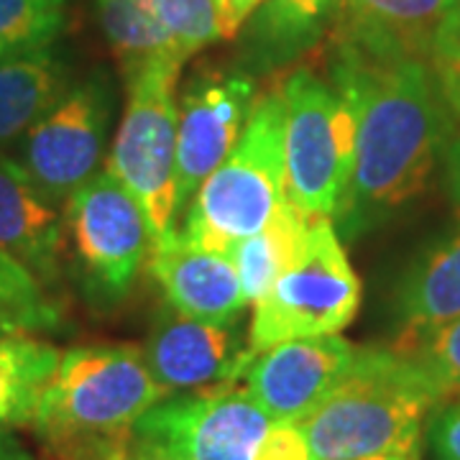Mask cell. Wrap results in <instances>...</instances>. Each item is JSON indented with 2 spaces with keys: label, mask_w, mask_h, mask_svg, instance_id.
<instances>
[{
  "label": "cell",
  "mask_w": 460,
  "mask_h": 460,
  "mask_svg": "<svg viewBox=\"0 0 460 460\" xmlns=\"http://www.w3.org/2000/svg\"><path fill=\"white\" fill-rule=\"evenodd\" d=\"M330 77L358 120L353 180L335 217L361 230L425 190L447 148L450 108L420 57H376L338 41Z\"/></svg>",
  "instance_id": "obj_1"
},
{
  "label": "cell",
  "mask_w": 460,
  "mask_h": 460,
  "mask_svg": "<svg viewBox=\"0 0 460 460\" xmlns=\"http://www.w3.org/2000/svg\"><path fill=\"white\" fill-rule=\"evenodd\" d=\"M443 399L399 348H363L345 376L299 425L313 460L404 456L420 460L422 425Z\"/></svg>",
  "instance_id": "obj_2"
},
{
  "label": "cell",
  "mask_w": 460,
  "mask_h": 460,
  "mask_svg": "<svg viewBox=\"0 0 460 460\" xmlns=\"http://www.w3.org/2000/svg\"><path fill=\"white\" fill-rule=\"evenodd\" d=\"M166 396L141 348L83 345L62 353L31 425L57 460H100Z\"/></svg>",
  "instance_id": "obj_3"
},
{
  "label": "cell",
  "mask_w": 460,
  "mask_h": 460,
  "mask_svg": "<svg viewBox=\"0 0 460 460\" xmlns=\"http://www.w3.org/2000/svg\"><path fill=\"white\" fill-rule=\"evenodd\" d=\"M284 199V102L277 90L253 100L238 144L199 184L180 233L192 246L228 256L271 220Z\"/></svg>",
  "instance_id": "obj_4"
},
{
  "label": "cell",
  "mask_w": 460,
  "mask_h": 460,
  "mask_svg": "<svg viewBox=\"0 0 460 460\" xmlns=\"http://www.w3.org/2000/svg\"><path fill=\"white\" fill-rule=\"evenodd\" d=\"M284 102V187L310 217L341 210L356 166V108L317 72L295 69L279 87Z\"/></svg>",
  "instance_id": "obj_5"
},
{
  "label": "cell",
  "mask_w": 460,
  "mask_h": 460,
  "mask_svg": "<svg viewBox=\"0 0 460 460\" xmlns=\"http://www.w3.org/2000/svg\"><path fill=\"white\" fill-rule=\"evenodd\" d=\"M180 72L181 62H154L126 75L128 102L108 159V172L144 208L154 243L177 233Z\"/></svg>",
  "instance_id": "obj_6"
},
{
  "label": "cell",
  "mask_w": 460,
  "mask_h": 460,
  "mask_svg": "<svg viewBox=\"0 0 460 460\" xmlns=\"http://www.w3.org/2000/svg\"><path fill=\"white\" fill-rule=\"evenodd\" d=\"M361 305V281L330 217H314L299 261L253 305L248 348L253 356L296 338L338 335Z\"/></svg>",
  "instance_id": "obj_7"
},
{
  "label": "cell",
  "mask_w": 460,
  "mask_h": 460,
  "mask_svg": "<svg viewBox=\"0 0 460 460\" xmlns=\"http://www.w3.org/2000/svg\"><path fill=\"white\" fill-rule=\"evenodd\" d=\"M65 226L90 289L105 299H120L154 243L138 199L105 169L69 195Z\"/></svg>",
  "instance_id": "obj_8"
},
{
  "label": "cell",
  "mask_w": 460,
  "mask_h": 460,
  "mask_svg": "<svg viewBox=\"0 0 460 460\" xmlns=\"http://www.w3.org/2000/svg\"><path fill=\"white\" fill-rule=\"evenodd\" d=\"M233 384L169 394L136 422L133 435L181 460H253L274 420Z\"/></svg>",
  "instance_id": "obj_9"
},
{
  "label": "cell",
  "mask_w": 460,
  "mask_h": 460,
  "mask_svg": "<svg viewBox=\"0 0 460 460\" xmlns=\"http://www.w3.org/2000/svg\"><path fill=\"white\" fill-rule=\"evenodd\" d=\"M108 120V87L90 80L66 90L26 131L21 166L54 205L98 174Z\"/></svg>",
  "instance_id": "obj_10"
},
{
  "label": "cell",
  "mask_w": 460,
  "mask_h": 460,
  "mask_svg": "<svg viewBox=\"0 0 460 460\" xmlns=\"http://www.w3.org/2000/svg\"><path fill=\"white\" fill-rule=\"evenodd\" d=\"M141 350L148 371L169 394L235 381L256 358L238 320L208 323L172 305L156 313Z\"/></svg>",
  "instance_id": "obj_11"
},
{
  "label": "cell",
  "mask_w": 460,
  "mask_h": 460,
  "mask_svg": "<svg viewBox=\"0 0 460 460\" xmlns=\"http://www.w3.org/2000/svg\"><path fill=\"white\" fill-rule=\"evenodd\" d=\"M253 100V84L243 75H199L187 87L177 123L180 210L238 144Z\"/></svg>",
  "instance_id": "obj_12"
},
{
  "label": "cell",
  "mask_w": 460,
  "mask_h": 460,
  "mask_svg": "<svg viewBox=\"0 0 460 460\" xmlns=\"http://www.w3.org/2000/svg\"><path fill=\"white\" fill-rule=\"evenodd\" d=\"M358 348L341 335L296 338L266 348L246 368V389L274 422H299L330 394Z\"/></svg>",
  "instance_id": "obj_13"
},
{
  "label": "cell",
  "mask_w": 460,
  "mask_h": 460,
  "mask_svg": "<svg viewBox=\"0 0 460 460\" xmlns=\"http://www.w3.org/2000/svg\"><path fill=\"white\" fill-rule=\"evenodd\" d=\"M148 271L166 302L190 317L230 323L248 305L230 256L187 243L180 230L151 246Z\"/></svg>",
  "instance_id": "obj_14"
},
{
  "label": "cell",
  "mask_w": 460,
  "mask_h": 460,
  "mask_svg": "<svg viewBox=\"0 0 460 460\" xmlns=\"http://www.w3.org/2000/svg\"><path fill=\"white\" fill-rule=\"evenodd\" d=\"M65 226L26 169L0 156V251L18 261L41 287L59 279Z\"/></svg>",
  "instance_id": "obj_15"
},
{
  "label": "cell",
  "mask_w": 460,
  "mask_h": 460,
  "mask_svg": "<svg viewBox=\"0 0 460 460\" xmlns=\"http://www.w3.org/2000/svg\"><path fill=\"white\" fill-rule=\"evenodd\" d=\"M458 0H332L338 41L376 57H425L438 23Z\"/></svg>",
  "instance_id": "obj_16"
},
{
  "label": "cell",
  "mask_w": 460,
  "mask_h": 460,
  "mask_svg": "<svg viewBox=\"0 0 460 460\" xmlns=\"http://www.w3.org/2000/svg\"><path fill=\"white\" fill-rule=\"evenodd\" d=\"M460 317V228L429 243L396 289L399 350H410Z\"/></svg>",
  "instance_id": "obj_17"
},
{
  "label": "cell",
  "mask_w": 460,
  "mask_h": 460,
  "mask_svg": "<svg viewBox=\"0 0 460 460\" xmlns=\"http://www.w3.org/2000/svg\"><path fill=\"white\" fill-rule=\"evenodd\" d=\"M66 93V72L47 47L0 54V146L16 141Z\"/></svg>",
  "instance_id": "obj_18"
},
{
  "label": "cell",
  "mask_w": 460,
  "mask_h": 460,
  "mask_svg": "<svg viewBox=\"0 0 460 460\" xmlns=\"http://www.w3.org/2000/svg\"><path fill=\"white\" fill-rule=\"evenodd\" d=\"M313 220L287 198L259 233L230 248L228 256L235 263L248 305H256L281 274L299 261L310 241Z\"/></svg>",
  "instance_id": "obj_19"
},
{
  "label": "cell",
  "mask_w": 460,
  "mask_h": 460,
  "mask_svg": "<svg viewBox=\"0 0 460 460\" xmlns=\"http://www.w3.org/2000/svg\"><path fill=\"white\" fill-rule=\"evenodd\" d=\"M62 353L26 335L0 338V429L31 425Z\"/></svg>",
  "instance_id": "obj_20"
},
{
  "label": "cell",
  "mask_w": 460,
  "mask_h": 460,
  "mask_svg": "<svg viewBox=\"0 0 460 460\" xmlns=\"http://www.w3.org/2000/svg\"><path fill=\"white\" fill-rule=\"evenodd\" d=\"M100 23L118 59L131 75L154 62H181L184 54L156 18L151 0H98Z\"/></svg>",
  "instance_id": "obj_21"
},
{
  "label": "cell",
  "mask_w": 460,
  "mask_h": 460,
  "mask_svg": "<svg viewBox=\"0 0 460 460\" xmlns=\"http://www.w3.org/2000/svg\"><path fill=\"white\" fill-rule=\"evenodd\" d=\"M62 29L54 0H0V54L47 47Z\"/></svg>",
  "instance_id": "obj_22"
},
{
  "label": "cell",
  "mask_w": 460,
  "mask_h": 460,
  "mask_svg": "<svg viewBox=\"0 0 460 460\" xmlns=\"http://www.w3.org/2000/svg\"><path fill=\"white\" fill-rule=\"evenodd\" d=\"M0 305L16 317L26 332L49 330L59 320V313L44 295V287L5 251H0Z\"/></svg>",
  "instance_id": "obj_23"
},
{
  "label": "cell",
  "mask_w": 460,
  "mask_h": 460,
  "mask_svg": "<svg viewBox=\"0 0 460 460\" xmlns=\"http://www.w3.org/2000/svg\"><path fill=\"white\" fill-rule=\"evenodd\" d=\"M151 8L184 59L220 39L215 0H151Z\"/></svg>",
  "instance_id": "obj_24"
},
{
  "label": "cell",
  "mask_w": 460,
  "mask_h": 460,
  "mask_svg": "<svg viewBox=\"0 0 460 460\" xmlns=\"http://www.w3.org/2000/svg\"><path fill=\"white\" fill-rule=\"evenodd\" d=\"M404 353L420 363L440 399L460 394V317Z\"/></svg>",
  "instance_id": "obj_25"
},
{
  "label": "cell",
  "mask_w": 460,
  "mask_h": 460,
  "mask_svg": "<svg viewBox=\"0 0 460 460\" xmlns=\"http://www.w3.org/2000/svg\"><path fill=\"white\" fill-rule=\"evenodd\" d=\"M428 57L450 113L460 118V0L438 23Z\"/></svg>",
  "instance_id": "obj_26"
},
{
  "label": "cell",
  "mask_w": 460,
  "mask_h": 460,
  "mask_svg": "<svg viewBox=\"0 0 460 460\" xmlns=\"http://www.w3.org/2000/svg\"><path fill=\"white\" fill-rule=\"evenodd\" d=\"M263 21L271 31H279L284 36L307 31L313 21L332 0H263Z\"/></svg>",
  "instance_id": "obj_27"
},
{
  "label": "cell",
  "mask_w": 460,
  "mask_h": 460,
  "mask_svg": "<svg viewBox=\"0 0 460 460\" xmlns=\"http://www.w3.org/2000/svg\"><path fill=\"white\" fill-rule=\"evenodd\" d=\"M253 460H313V450L299 422H271Z\"/></svg>",
  "instance_id": "obj_28"
},
{
  "label": "cell",
  "mask_w": 460,
  "mask_h": 460,
  "mask_svg": "<svg viewBox=\"0 0 460 460\" xmlns=\"http://www.w3.org/2000/svg\"><path fill=\"white\" fill-rule=\"evenodd\" d=\"M429 447L438 460H460V404L447 407L432 420Z\"/></svg>",
  "instance_id": "obj_29"
},
{
  "label": "cell",
  "mask_w": 460,
  "mask_h": 460,
  "mask_svg": "<svg viewBox=\"0 0 460 460\" xmlns=\"http://www.w3.org/2000/svg\"><path fill=\"white\" fill-rule=\"evenodd\" d=\"M263 0H215L217 8V23H220V36L223 39H233L238 29L246 21Z\"/></svg>",
  "instance_id": "obj_30"
},
{
  "label": "cell",
  "mask_w": 460,
  "mask_h": 460,
  "mask_svg": "<svg viewBox=\"0 0 460 460\" xmlns=\"http://www.w3.org/2000/svg\"><path fill=\"white\" fill-rule=\"evenodd\" d=\"M100 460H181L177 456H172L169 450L159 447V445L148 443V440H141L131 435L123 445L113 447L108 456H102Z\"/></svg>",
  "instance_id": "obj_31"
},
{
  "label": "cell",
  "mask_w": 460,
  "mask_h": 460,
  "mask_svg": "<svg viewBox=\"0 0 460 460\" xmlns=\"http://www.w3.org/2000/svg\"><path fill=\"white\" fill-rule=\"evenodd\" d=\"M445 181H447L450 199L460 210V136L445 148Z\"/></svg>",
  "instance_id": "obj_32"
},
{
  "label": "cell",
  "mask_w": 460,
  "mask_h": 460,
  "mask_svg": "<svg viewBox=\"0 0 460 460\" xmlns=\"http://www.w3.org/2000/svg\"><path fill=\"white\" fill-rule=\"evenodd\" d=\"M0 460H33L31 453L18 443L8 429H0Z\"/></svg>",
  "instance_id": "obj_33"
},
{
  "label": "cell",
  "mask_w": 460,
  "mask_h": 460,
  "mask_svg": "<svg viewBox=\"0 0 460 460\" xmlns=\"http://www.w3.org/2000/svg\"><path fill=\"white\" fill-rule=\"evenodd\" d=\"M23 332H26V330L21 328V323H18L16 317L0 305V338H3V335H23Z\"/></svg>",
  "instance_id": "obj_34"
},
{
  "label": "cell",
  "mask_w": 460,
  "mask_h": 460,
  "mask_svg": "<svg viewBox=\"0 0 460 460\" xmlns=\"http://www.w3.org/2000/svg\"><path fill=\"white\" fill-rule=\"evenodd\" d=\"M363 460H414V458H404V456H392V453H384V456H371V458Z\"/></svg>",
  "instance_id": "obj_35"
},
{
  "label": "cell",
  "mask_w": 460,
  "mask_h": 460,
  "mask_svg": "<svg viewBox=\"0 0 460 460\" xmlns=\"http://www.w3.org/2000/svg\"><path fill=\"white\" fill-rule=\"evenodd\" d=\"M54 3H62V0H54Z\"/></svg>",
  "instance_id": "obj_36"
}]
</instances>
